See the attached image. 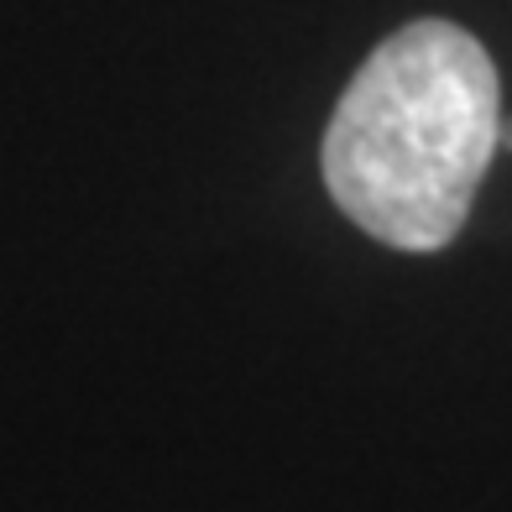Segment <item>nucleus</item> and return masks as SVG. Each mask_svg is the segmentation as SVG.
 <instances>
[{
	"instance_id": "f257e3e1",
	"label": "nucleus",
	"mask_w": 512,
	"mask_h": 512,
	"mask_svg": "<svg viewBox=\"0 0 512 512\" xmlns=\"http://www.w3.org/2000/svg\"><path fill=\"white\" fill-rule=\"evenodd\" d=\"M486 48L455 21H413L371 53L324 131V183L366 236L439 251L460 236L497 152Z\"/></svg>"
},
{
	"instance_id": "f03ea898",
	"label": "nucleus",
	"mask_w": 512,
	"mask_h": 512,
	"mask_svg": "<svg viewBox=\"0 0 512 512\" xmlns=\"http://www.w3.org/2000/svg\"><path fill=\"white\" fill-rule=\"evenodd\" d=\"M497 147H507V152H512V121H502V131H497Z\"/></svg>"
}]
</instances>
